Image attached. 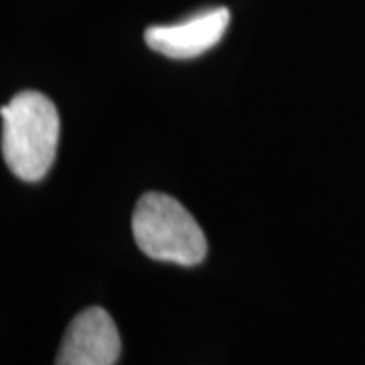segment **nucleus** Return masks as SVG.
<instances>
[{"mask_svg":"<svg viewBox=\"0 0 365 365\" xmlns=\"http://www.w3.org/2000/svg\"><path fill=\"white\" fill-rule=\"evenodd\" d=\"M230 25L227 9H211L177 25L148 26L144 41L153 51L170 59H193L222 41Z\"/></svg>","mask_w":365,"mask_h":365,"instance_id":"20e7f679","label":"nucleus"},{"mask_svg":"<svg viewBox=\"0 0 365 365\" xmlns=\"http://www.w3.org/2000/svg\"><path fill=\"white\" fill-rule=\"evenodd\" d=\"M2 157L21 181H41L51 169L59 144V114L41 91L16 93L2 106Z\"/></svg>","mask_w":365,"mask_h":365,"instance_id":"f257e3e1","label":"nucleus"},{"mask_svg":"<svg viewBox=\"0 0 365 365\" xmlns=\"http://www.w3.org/2000/svg\"><path fill=\"white\" fill-rule=\"evenodd\" d=\"M136 246L148 258L195 266L207 256V240L195 217L175 197L144 193L132 215Z\"/></svg>","mask_w":365,"mask_h":365,"instance_id":"f03ea898","label":"nucleus"},{"mask_svg":"<svg viewBox=\"0 0 365 365\" xmlns=\"http://www.w3.org/2000/svg\"><path fill=\"white\" fill-rule=\"evenodd\" d=\"M120 351L116 323L104 309L91 307L69 323L55 365H114Z\"/></svg>","mask_w":365,"mask_h":365,"instance_id":"7ed1b4c3","label":"nucleus"}]
</instances>
